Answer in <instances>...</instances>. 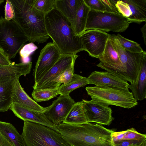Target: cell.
I'll return each mask as SVG.
<instances>
[{
    "mask_svg": "<svg viewBox=\"0 0 146 146\" xmlns=\"http://www.w3.org/2000/svg\"><path fill=\"white\" fill-rule=\"evenodd\" d=\"M56 127L71 146H113L111 134L114 131L97 123L73 125L62 122Z\"/></svg>",
    "mask_w": 146,
    "mask_h": 146,
    "instance_id": "cell-1",
    "label": "cell"
},
{
    "mask_svg": "<svg viewBox=\"0 0 146 146\" xmlns=\"http://www.w3.org/2000/svg\"><path fill=\"white\" fill-rule=\"evenodd\" d=\"M45 23L48 36L62 54L85 50L80 36L76 35L71 23L59 10L55 8L46 13Z\"/></svg>",
    "mask_w": 146,
    "mask_h": 146,
    "instance_id": "cell-2",
    "label": "cell"
},
{
    "mask_svg": "<svg viewBox=\"0 0 146 146\" xmlns=\"http://www.w3.org/2000/svg\"><path fill=\"white\" fill-rule=\"evenodd\" d=\"M15 17L12 20L22 31L31 42H46L50 37L45 23V14L33 6L32 0H10Z\"/></svg>",
    "mask_w": 146,
    "mask_h": 146,
    "instance_id": "cell-3",
    "label": "cell"
},
{
    "mask_svg": "<svg viewBox=\"0 0 146 146\" xmlns=\"http://www.w3.org/2000/svg\"><path fill=\"white\" fill-rule=\"evenodd\" d=\"M21 135L27 146H71L59 132L36 123L24 121Z\"/></svg>",
    "mask_w": 146,
    "mask_h": 146,
    "instance_id": "cell-4",
    "label": "cell"
},
{
    "mask_svg": "<svg viewBox=\"0 0 146 146\" xmlns=\"http://www.w3.org/2000/svg\"><path fill=\"white\" fill-rule=\"evenodd\" d=\"M85 89L92 100L108 106L129 109L138 105L137 101L129 90L96 86L86 87Z\"/></svg>",
    "mask_w": 146,
    "mask_h": 146,
    "instance_id": "cell-5",
    "label": "cell"
},
{
    "mask_svg": "<svg viewBox=\"0 0 146 146\" xmlns=\"http://www.w3.org/2000/svg\"><path fill=\"white\" fill-rule=\"evenodd\" d=\"M27 41L28 37L12 20L1 17L0 48L10 59L15 58Z\"/></svg>",
    "mask_w": 146,
    "mask_h": 146,
    "instance_id": "cell-6",
    "label": "cell"
},
{
    "mask_svg": "<svg viewBox=\"0 0 146 146\" xmlns=\"http://www.w3.org/2000/svg\"><path fill=\"white\" fill-rule=\"evenodd\" d=\"M130 23L120 14L91 9L88 13L86 31L97 29L108 32H123Z\"/></svg>",
    "mask_w": 146,
    "mask_h": 146,
    "instance_id": "cell-7",
    "label": "cell"
},
{
    "mask_svg": "<svg viewBox=\"0 0 146 146\" xmlns=\"http://www.w3.org/2000/svg\"><path fill=\"white\" fill-rule=\"evenodd\" d=\"M119 57L125 70L126 74L131 84L135 81L140 70L145 51L141 54L132 53L125 50L115 35H110Z\"/></svg>",
    "mask_w": 146,
    "mask_h": 146,
    "instance_id": "cell-8",
    "label": "cell"
},
{
    "mask_svg": "<svg viewBox=\"0 0 146 146\" xmlns=\"http://www.w3.org/2000/svg\"><path fill=\"white\" fill-rule=\"evenodd\" d=\"M99 59L100 62L97 66L130 82L110 36L107 41L104 52Z\"/></svg>",
    "mask_w": 146,
    "mask_h": 146,
    "instance_id": "cell-9",
    "label": "cell"
},
{
    "mask_svg": "<svg viewBox=\"0 0 146 146\" xmlns=\"http://www.w3.org/2000/svg\"><path fill=\"white\" fill-rule=\"evenodd\" d=\"M79 56L76 54H61L53 66L33 86L34 90L53 89L56 88L54 80Z\"/></svg>",
    "mask_w": 146,
    "mask_h": 146,
    "instance_id": "cell-10",
    "label": "cell"
},
{
    "mask_svg": "<svg viewBox=\"0 0 146 146\" xmlns=\"http://www.w3.org/2000/svg\"><path fill=\"white\" fill-rule=\"evenodd\" d=\"M61 54L57 47L53 42L47 43L41 50L33 73L34 84L53 66Z\"/></svg>",
    "mask_w": 146,
    "mask_h": 146,
    "instance_id": "cell-11",
    "label": "cell"
},
{
    "mask_svg": "<svg viewBox=\"0 0 146 146\" xmlns=\"http://www.w3.org/2000/svg\"><path fill=\"white\" fill-rule=\"evenodd\" d=\"M110 35L97 29L87 30L80 36L85 51L93 57L99 59L102 55Z\"/></svg>",
    "mask_w": 146,
    "mask_h": 146,
    "instance_id": "cell-12",
    "label": "cell"
},
{
    "mask_svg": "<svg viewBox=\"0 0 146 146\" xmlns=\"http://www.w3.org/2000/svg\"><path fill=\"white\" fill-rule=\"evenodd\" d=\"M88 122L110 125L114 118L112 111L109 106L93 100L82 101Z\"/></svg>",
    "mask_w": 146,
    "mask_h": 146,
    "instance_id": "cell-13",
    "label": "cell"
},
{
    "mask_svg": "<svg viewBox=\"0 0 146 146\" xmlns=\"http://www.w3.org/2000/svg\"><path fill=\"white\" fill-rule=\"evenodd\" d=\"M75 103L70 95H60L50 106L45 107L43 113L48 120L57 125L64 121Z\"/></svg>",
    "mask_w": 146,
    "mask_h": 146,
    "instance_id": "cell-14",
    "label": "cell"
},
{
    "mask_svg": "<svg viewBox=\"0 0 146 146\" xmlns=\"http://www.w3.org/2000/svg\"><path fill=\"white\" fill-rule=\"evenodd\" d=\"M87 78L88 84L96 86L129 90V84L127 81L107 71H94Z\"/></svg>",
    "mask_w": 146,
    "mask_h": 146,
    "instance_id": "cell-15",
    "label": "cell"
},
{
    "mask_svg": "<svg viewBox=\"0 0 146 146\" xmlns=\"http://www.w3.org/2000/svg\"><path fill=\"white\" fill-rule=\"evenodd\" d=\"M10 109L16 116L24 121L38 123L58 132L56 125L48 120L43 113L38 112L15 104H11Z\"/></svg>",
    "mask_w": 146,
    "mask_h": 146,
    "instance_id": "cell-16",
    "label": "cell"
},
{
    "mask_svg": "<svg viewBox=\"0 0 146 146\" xmlns=\"http://www.w3.org/2000/svg\"><path fill=\"white\" fill-rule=\"evenodd\" d=\"M15 84L12 96V104L22 106L39 113H43L45 108L40 106L27 94L21 86L19 80Z\"/></svg>",
    "mask_w": 146,
    "mask_h": 146,
    "instance_id": "cell-17",
    "label": "cell"
},
{
    "mask_svg": "<svg viewBox=\"0 0 146 146\" xmlns=\"http://www.w3.org/2000/svg\"><path fill=\"white\" fill-rule=\"evenodd\" d=\"M18 77H6L0 80V112L7 111L12 104L14 86Z\"/></svg>",
    "mask_w": 146,
    "mask_h": 146,
    "instance_id": "cell-18",
    "label": "cell"
},
{
    "mask_svg": "<svg viewBox=\"0 0 146 146\" xmlns=\"http://www.w3.org/2000/svg\"><path fill=\"white\" fill-rule=\"evenodd\" d=\"M128 88L137 101H141L146 97V53L143 56L140 68L135 82L129 84Z\"/></svg>",
    "mask_w": 146,
    "mask_h": 146,
    "instance_id": "cell-19",
    "label": "cell"
},
{
    "mask_svg": "<svg viewBox=\"0 0 146 146\" xmlns=\"http://www.w3.org/2000/svg\"><path fill=\"white\" fill-rule=\"evenodd\" d=\"M83 0H56L55 9L69 20L74 29L77 11Z\"/></svg>",
    "mask_w": 146,
    "mask_h": 146,
    "instance_id": "cell-20",
    "label": "cell"
},
{
    "mask_svg": "<svg viewBox=\"0 0 146 146\" xmlns=\"http://www.w3.org/2000/svg\"><path fill=\"white\" fill-rule=\"evenodd\" d=\"M32 67L31 61L15 64L14 62L10 65H0V80L8 77H20L29 74Z\"/></svg>",
    "mask_w": 146,
    "mask_h": 146,
    "instance_id": "cell-21",
    "label": "cell"
},
{
    "mask_svg": "<svg viewBox=\"0 0 146 146\" xmlns=\"http://www.w3.org/2000/svg\"><path fill=\"white\" fill-rule=\"evenodd\" d=\"M132 13L128 19L130 23L140 24L146 21V0H125Z\"/></svg>",
    "mask_w": 146,
    "mask_h": 146,
    "instance_id": "cell-22",
    "label": "cell"
},
{
    "mask_svg": "<svg viewBox=\"0 0 146 146\" xmlns=\"http://www.w3.org/2000/svg\"><path fill=\"white\" fill-rule=\"evenodd\" d=\"M63 123L73 125L88 122L82 101L74 104Z\"/></svg>",
    "mask_w": 146,
    "mask_h": 146,
    "instance_id": "cell-23",
    "label": "cell"
},
{
    "mask_svg": "<svg viewBox=\"0 0 146 146\" xmlns=\"http://www.w3.org/2000/svg\"><path fill=\"white\" fill-rule=\"evenodd\" d=\"M0 131L14 146H27L22 135L11 123L0 121Z\"/></svg>",
    "mask_w": 146,
    "mask_h": 146,
    "instance_id": "cell-24",
    "label": "cell"
},
{
    "mask_svg": "<svg viewBox=\"0 0 146 146\" xmlns=\"http://www.w3.org/2000/svg\"><path fill=\"white\" fill-rule=\"evenodd\" d=\"M90 10L84 1L79 6L74 27V30L76 35L80 36L86 31L88 15Z\"/></svg>",
    "mask_w": 146,
    "mask_h": 146,
    "instance_id": "cell-25",
    "label": "cell"
},
{
    "mask_svg": "<svg viewBox=\"0 0 146 146\" xmlns=\"http://www.w3.org/2000/svg\"><path fill=\"white\" fill-rule=\"evenodd\" d=\"M88 84L87 78L74 73L70 81L66 84H62L60 86L59 88V94L63 96L70 95V94L74 90L84 87Z\"/></svg>",
    "mask_w": 146,
    "mask_h": 146,
    "instance_id": "cell-26",
    "label": "cell"
},
{
    "mask_svg": "<svg viewBox=\"0 0 146 146\" xmlns=\"http://www.w3.org/2000/svg\"><path fill=\"white\" fill-rule=\"evenodd\" d=\"M113 142L125 140H145L146 135L137 132L134 128L119 132H113L111 134Z\"/></svg>",
    "mask_w": 146,
    "mask_h": 146,
    "instance_id": "cell-27",
    "label": "cell"
},
{
    "mask_svg": "<svg viewBox=\"0 0 146 146\" xmlns=\"http://www.w3.org/2000/svg\"><path fill=\"white\" fill-rule=\"evenodd\" d=\"M59 88L34 90L32 96L36 102L48 101L59 94Z\"/></svg>",
    "mask_w": 146,
    "mask_h": 146,
    "instance_id": "cell-28",
    "label": "cell"
},
{
    "mask_svg": "<svg viewBox=\"0 0 146 146\" xmlns=\"http://www.w3.org/2000/svg\"><path fill=\"white\" fill-rule=\"evenodd\" d=\"M115 36L122 47L126 50L132 53L139 54L144 52L140 44L126 38L119 34L115 35Z\"/></svg>",
    "mask_w": 146,
    "mask_h": 146,
    "instance_id": "cell-29",
    "label": "cell"
},
{
    "mask_svg": "<svg viewBox=\"0 0 146 146\" xmlns=\"http://www.w3.org/2000/svg\"><path fill=\"white\" fill-rule=\"evenodd\" d=\"M75 61L73 62L63 71L54 80L56 87L59 88L61 84H66L72 79L74 73V66Z\"/></svg>",
    "mask_w": 146,
    "mask_h": 146,
    "instance_id": "cell-30",
    "label": "cell"
},
{
    "mask_svg": "<svg viewBox=\"0 0 146 146\" xmlns=\"http://www.w3.org/2000/svg\"><path fill=\"white\" fill-rule=\"evenodd\" d=\"M56 0H32L33 7L45 14L55 8Z\"/></svg>",
    "mask_w": 146,
    "mask_h": 146,
    "instance_id": "cell-31",
    "label": "cell"
},
{
    "mask_svg": "<svg viewBox=\"0 0 146 146\" xmlns=\"http://www.w3.org/2000/svg\"><path fill=\"white\" fill-rule=\"evenodd\" d=\"M38 48V47L32 42L24 46L19 51L22 62L30 61V56Z\"/></svg>",
    "mask_w": 146,
    "mask_h": 146,
    "instance_id": "cell-32",
    "label": "cell"
},
{
    "mask_svg": "<svg viewBox=\"0 0 146 146\" xmlns=\"http://www.w3.org/2000/svg\"><path fill=\"white\" fill-rule=\"evenodd\" d=\"M115 6L119 13L127 19L131 16L132 13L130 8L124 1L117 0Z\"/></svg>",
    "mask_w": 146,
    "mask_h": 146,
    "instance_id": "cell-33",
    "label": "cell"
},
{
    "mask_svg": "<svg viewBox=\"0 0 146 146\" xmlns=\"http://www.w3.org/2000/svg\"><path fill=\"white\" fill-rule=\"evenodd\" d=\"M85 4L91 9L97 11H106L101 0H83Z\"/></svg>",
    "mask_w": 146,
    "mask_h": 146,
    "instance_id": "cell-34",
    "label": "cell"
},
{
    "mask_svg": "<svg viewBox=\"0 0 146 146\" xmlns=\"http://www.w3.org/2000/svg\"><path fill=\"white\" fill-rule=\"evenodd\" d=\"M5 19L8 21L12 20L15 17L14 11L10 0H7L5 7Z\"/></svg>",
    "mask_w": 146,
    "mask_h": 146,
    "instance_id": "cell-35",
    "label": "cell"
},
{
    "mask_svg": "<svg viewBox=\"0 0 146 146\" xmlns=\"http://www.w3.org/2000/svg\"><path fill=\"white\" fill-rule=\"evenodd\" d=\"M145 140H125L113 142V146H141Z\"/></svg>",
    "mask_w": 146,
    "mask_h": 146,
    "instance_id": "cell-36",
    "label": "cell"
},
{
    "mask_svg": "<svg viewBox=\"0 0 146 146\" xmlns=\"http://www.w3.org/2000/svg\"><path fill=\"white\" fill-rule=\"evenodd\" d=\"M101 0L105 7L106 11L120 14L115 6V4L117 1L114 0Z\"/></svg>",
    "mask_w": 146,
    "mask_h": 146,
    "instance_id": "cell-37",
    "label": "cell"
},
{
    "mask_svg": "<svg viewBox=\"0 0 146 146\" xmlns=\"http://www.w3.org/2000/svg\"><path fill=\"white\" fill-rule=\"evenodd\" d=\"M12 62L3 51L0 48V65L8 66L12 64Z\"/></svg>",
    "mask_w": 146,
    "mask_h": 146,
    "instance_id": "cell-38",
    "label": "cell"
},
{
    "mask_svg": "<svg viewBox=\"0 0 146 146\" xmlns=\"http://www.w3.org/2000/svg\"><path fill=\"white\" fill-rule=\"evenodd\" d=\"M0 146H13L11 143L0 131Z\"/></svg>",
    "mask_w": 146,
    "mask_h": 146,
    "instance_id": "cell-39",
    "label": "cell"
},
{
    "mask_svg": "<svg viewBox=\"0 0 146 146\" xmlns=\"http://www.w3.org/2000/svg\"><path fill=\"white\" fill-rule=\"evenodd\" d=\"M141 31L143 34V38L145 44L146 45V23H145L143 27L141 28Z\"/></svg>",
    "mask_w": 146,
    "mask_h": 146,
    "instance_id": "cell-40",
    "label": "cell"
},
{
    "mask_svg": "<svg viewBox=\"0 0 146 146\" xmlns=\"http://www.w3.org/2000/svg\"><path fill=\"white\" fill-rule=\"evenodd\" d=\"M4 1L3 0H0V4L3 3Z\"/></svg>",
    "mask_w": 146,
    "mask_h": 146,
    "instance_id": "cell-41",
    "label": "cell"
},
{
    "mask_svg": "<svg viewBox=\"0 0 146 146\" xmlns=\"http://www.w3.org/2000/svg\"></svg>",
    "mask_w": 146,
    "mask_h": 146,
    "instance_id": "cell-42",
    "label": "cell"
},
{
    "mask_svg": "<svg viewBox=\"0 0 146 146\" xmlns=\"http://www.w3.org/2000/svg\"></svg>",
    "mask_w": 146,
    "mask_h": 146,
    "instance_id": "cell-43",
    "label": "cell"
}]
</instances>
